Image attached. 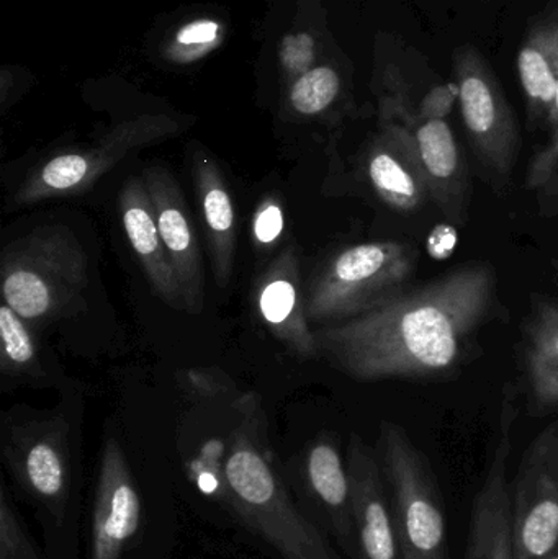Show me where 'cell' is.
Returning a JSON list of instances; mask_svg holds the SVG:
<instances>
[{"label": "cell", "instance_id": "277c9868", "mask_svg": "<svg viewBox=\"0 0 558 559\" xmlns=\"http://www.w3.org/2000/svg\"><path fill=\"white\" fill-rule=\"evenodd\" d=\"M418 251L396 241L351 246L330 259L308 286V321L328 325L377 308L409 288Z\"/></svg>", "mask_w": 558, "mask_h": 559}, {"label": "cell", "instance_id": "3957f363", "mask_svg": "<svg viewBox=\"0 0 558 559\" xmlns=\"http://www.w3.org/2000/svg\"><path fill=\"white\" fill-rule=\"evenodd\" d=\"M87 255L71 229L41 226L7 249L2 298L26 322L64 318L82 305Z\"/></svg>", "mask_w": 558, "mask_h": 559}, {"label": "cell", "instance_id": "30bf717a", "mask_svg": "<svg viewBox=\"0 0 558 559\" xmlns=\"http://www.w3.org/2000/svg\"><path fill=\"white\" fill-rule=\"evenodd\" d=\"M517 390L508 386L501 403L498 442L487 476L472 504L471 531L464 559H517L508 460L517 423Z\"/></svg>", "mask_w": 558, "mask_h": 559}, {"label": "cell", "instance_id": "83f0119b", "mask_svg": "<svg viewBox=\"0 0 558 559\" xmlns=\"http://www.w3.org/2000/svg\"><path fill=\"white\" fill-rule=\"evenodd\" d=\"M459 102L458 82L436 85L415 107L416 118L419 120H446L452 108Z\"/></svg>", "mask_w": 558, "mask_h": 559}, {"label": "cell", "instance_id": "7402d4cb", "mask_svg": "<svg viewBox=\"0 0 558 559\" xmlns=\"http://www.w3.org/2000/svg\"><path fill=\"white\" fill-rule=\"evenodd\" d=\"M341 92V78L331 66H314L295 79L288 88V104L301 117H317L327 111Z\"/></svg>", "mask_w": 558, "mask_h": 559}, {"label": "cell", "instance_id": "1f68e13d", "mask_svg": "<svg viewBox=\"0 0 558 559\" xmlns=\"http://www.w3.org/2000/svg\"><path fill=\"white\" fill-rule=\"evenodd\" d=\"M546 559H558V550L556 554L550 555V557H547Z\"/></svg>", "mask_w": 558, "mask_h": 559}, {"label": "cell", "instance_id": "4fadbf2b", "mask_svg": "<svg viewBox=\"0 0 558 559\" xmlns=\"http://www.w3.org/2000/svg\"><path fill=\"white\" fill-rule=\"evenodd\" d=\"M347 473L353 496L357 559H402L389 488L377 450L359 436L347 447Z\"/></svg>", "mask_w": 558, "mask_h": 559}, {"label": "cell", "instance_id": "5bb4252c", "mask_svg": "<svg viewBox=\"0 0 558 559\" xmlns=\"http://www.w3.org/2000/svg\"><path fill=\"white\" fill-rule=\"evenodd\" d=\"M141 177L153 202L161 239L182 289L183 311L200 314L205 298V275L199 238L190 223L186 200L164 167H147Z\"/></svg>", "mask_w": 558, "mask_h": 559}, {"label": "cell", "instance_id": "9a60e30c", "mask_svg": "<svg viewBox=\"0 0 558 559\" xmlns=\"http://www.w3.org/2000/svg\"><path fill=\"white\" fill-rule=\"evenodd\" d=\"M256 305L271 334L298 358L310 360L320 355L308 321L300 262L294 248L285 249L258 280Z\"/></svg>", "mask_w": 558, "mask_h": 559}, {"label": "cell", "instance_id": "4dcf8cb0", "mask_svg": "<svg viewBox=\"0 0 558 559\" xmlns=\"http://www.w3.org/2000/svg\"><path fill=\"white\" fill-rule=\"evenodd\" d=\"M536 193L541 213L546 216H558V170L553 179Z\"/></svg>", "mask_w": 558, "mask_h": 559}, {"label": "cell", "instance_id": "7c38bea8", "mask_svg": "<svg viewBox=\"0 0 558 559\" xmlns=\"http://www.w3.org/2000/svg\"><path fill=\"white\" fill-rule=\"evenodd\" d=\"M140 492L120 443L108 439L102 453L92 515L91 559H121L140 531Z\"/></svg>", "mask_w": 558, "mask_h": 559}, {"label": "cell", "instance_id": "484cf974", "mask_svg": "<svg viewBox=\"0 0 558 559\" xmlns=\"http://www.w3.org/2000/svg\"><path fill=\"white\" fill-rule=\"evenodd\" d=\"M317 39L308 32L288 33L278 46V64L288 82H294L317 64Z\"/></svg>", "mask_w": 558, "mask_h": 559}, {"label": "cell", "instance_id": "7a4b0ae2", "mask_svg": "<svg viewBox=\"0 0 558 559\" xmlns=\"http://www.w3.org/2000/svg\"><path fill=\"white\" fill-rule=\"evenodd\" d=\"M223 496L236 515L284 559H346L323 528L298 509L272 463L261 420L248 413L231 433L222 469Z\"/></svg>", "mask_w": 558, "mask_h": 559}, {"label": "cell", "instance_id": "ac0fdd59", "mask_svg": "<svg viewBox=\"0 0 558 559\" xmlns=\"http://www.w3.org/2000/svg\"><path fill=\"white\" fill-rule=\"evenodd\" d=\"M124 235L153 292L173 308L183 309L182 289L157 228L153 202L143 177H130L118 197Z\"/></svg>", "mask_w": 558, "mask_h": 559}, {"label": "cell", "instance_id": "52a82bcc", "mask_svg": "<svg viewBox=\"0 0 558 559\" xmlns=\"http://www.w3.org/2000/svg\"><path fill=\"white\" fill-rule=\"evenodd\" d=\"M454 64L459 105L472 146L488 173L507 180L521 150L513 108L480 51L462 46L455 51Z\"/></svg>", "mask_w": 558, "mask_h": 559}, {"label": "cell", "instance_id": "44dd1931", "mask_svg": "<svg viewBox=\"0 0 558 559\" xmlns=\"http://www.w3.org/2000/svg\"><path fill=\"white\" fill-rule=\"evenodd\" d=\"M518 71L530 118L553 124L558 88V15L527 36L518 56Z\"/></svg>", "mask_w": 558, "mask_h": 559}, {"label": "cell", "instance_id": "f1b7e54d", "mask_svg": "<svg viewBox=\"0 0 558 559\" xmlns=\"http://www.w3.org/2000/svg\"><path fill=\"white\" fill-rule=\"evenodd\" d=\"M284 231V212L275 199H265L254 216V236L259 245L268 246L277 241Z\"/></svg>", "mask_w": 558, "mask_h": 559}, {"label": "cell", "instance_id": "cb8c5ba5", "mask_svg": "<svg viewBox=\"0 0 558 559\" xmlns=\"http://www.w3.org/2000/svg\"><path fill=\"white\" fill-rule=\"evenodd\" d=\"M36 365V344L28 322L9 305L0 306V368L5 373H28Z\"/></svg>", "mask_w": 558, "mask_h": 559}, {"label": "cell", "instance_id": "8fae6325", "mask_svg": "<svg viewBox=\"0 0 558 559\" xmlns=\"http://www.w3.org/2000/svg\"><path fill=\"white\" fill-rule=\"evenodd\" d=\"M7 460L20 488L61 524L71 492L64 424L48 420L15 430Z\"/></svg>", "mask_w": 558, "mask_h": 559}, {"label": "cell", "instance_id": "6da1fadb", "mask_svg": "<svg viewBox=\"0 0 558 559\" xmlns=\"http://www.w3.org/2000/svg\"><path fill=\"white\" fill-rule=\"evenodd\" d=\"M498 301L494 265L468 262L377 308L314 332L318 352L357 381L454 370Z\"/></svg>", "mask_w": 558, "mask_h": 559}, {"label": "cell", "instance_id": "d4e9b609", "mask_svg": "<svg viewBox=\"0 0 558 559\" xmlns=\"http://www.w3.org/2000/svg\"><path fill=\"white\" fill-rule=\"evenodd\" d=\"M0 559H41L7 489H0Z\"/></svg>", "mask_w": 558, "mask_h": 559}, {"label": "cell", "instance_id": "4316f807", "mask_svg": "<svg viewBox=\"0 0 558 559\" xmlns=\"http://www.w3.org/2000/svg\"><path fill=\"white\" fill-rule=\"evenodd\" d=\"M553 136L549 143L530 160L526 173V187L533 192L543 189L554 174L558 170V88L556 97V111H554Z\"/></svg>", "mask_w": 558, "mask_h": 559}, {"label": "cell", "instance_id": "ffe728a7", "mask_svg": "<svg viewBox=\"0 0 558 559\" xmlns=\"http://www.w3.org/2000/svg\"><path fill=\"white\" fill-rule=\"evenodd\" d=\"M524 378L531 409L553 413L558 407V305L541 301L527 322Z\"/></svg>", "mask_w": 558, "mask_h": 559}, {"label": "cell", "instance_id": "8992f818", "mask_svg": "<svg viewBox=\"0 0 558 559\" xmlns=\"http://www.w3.org/2000/svg\"><path fill=\"white\" fill-rule=\"evenodd\" d=\"M179 121L167 115H141L111 128L94 146L68 151L33 170L16 190L15 205H33L56 197L87 192L131 151L173 138Z\"/></svg>", "mask_w": 558, "mask_h": 559}, {"label": "cell", "instance_id": "9c48e42d", "mask_svg": "<svg viewBox=\"0 0 558 559\" xmlns=\"http://www.w3.org/2000/svg\"><path fill=\"white\" fill-rule=\"evenodd\" d=\"M380 117L396 118L408 127L429 195L454 225L467 215L468 176L454 131L446 120H419L402 88L382 98Z\"/></svg>", "mask_w": 558, "mask_h": 559}, {"label": "cell", "instance_id": "2e32d148", "mask_svg": "<svg viewBox=\"0 0 558 559\" xmlns=\"http://www.w3.org/2000/svg\"><path fill=\"white\" fill-rule=\"evenodd\" d=\"M367 176L377 195L396 212H416L431 200L412 133L396 118L380 117V133L367 154Z\"/></svg>", "mask_w": 558, "mask_h": 559}, {"label": "cell", "instance_id": "d6986e66", "mask_svg": "<svg viewBox=\"0 0 558 559\" xmlns=\"http://www.w3.org/2000/svg\"><path fill=\"white\" fill-rule=\"evenodd\" d=\"M193 183L202 209L213 275L219 288H226L235 269L236 213L222 170L215 160L199 150L193 154Z\"/></svg>", "mask_w": 558, "mask_h": 559}, {"label": "cell", "instance_id": "603a6c76", "mask_svg": "<svg viewBox=\"0 0 558 559\" xmlns=\"http://www.w3.org/2000/svg\"><path fill=\"white\" fill-rule=\"evenodd\" d=\"M225 35V26L219 20L210 16L182 23L164 46V55L174 64H189L205 58L218 48Z\"/></svg>", "mask_w": 558, "mask_h": 559}, {"label": "cell", "instance_id": "f546056e", "mask_svg": "<svg viewBox=\"0 0 558 559\" xmlns=\"http://www.w3.org/2000/svg\"><path fill=\"white\" fill-rule=\"evenodd\" d=\"M455 246H458V229H455V226L438 225L429 235L426 249H428V254L431 258L444 261V259L451 258Z\"/></svg>", "mask_w": 558, "mask_h": 559}, {"label": "cell", "instance_id": "ba28073f", "mask_svg": "<svg viewBox=\"0 0 558 559\" xmlns=\"http://www.w3.org/2000/svg\"><path fill=\"white\" fill-rule=\"evenodd\" d=\"M517 559H546L558 550V423L524 450L510 485Z\"/></svg>", "mask_w": 558, "mask_h": 559}, {"label": "cell", "instance_id": "5b68a950", "mask_svg": "<svg viewBox=\"0 0 558 559\" xmlns=\"http://www.w3.org/2000/svg\"><path fill=\"white\" fill-rule=\"evenodd\" d=\"M377 455L402 559H449L444 498L428 456L403 427L387 420L380 424Z\"/></svg>", "mask_w": 558, "mask_h": 559}, {"label": "cell", "instance_id": "e0dca14e", "mask_svg": "<svg viewBox=\"0 0 558 559\" xmlns=\"http://www.w3.org/2000/svg\"><path fill=\"white\" fill-rule=\"evenodd\" d=\"M304 479L305 491L318 511L317 521L334 537L346 559H357L349 473L333 440L323 437L308 449Z\"/></svg>", "mask_w": 558, "mask_h": 559}]
</instances>
